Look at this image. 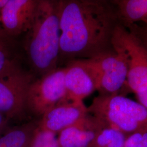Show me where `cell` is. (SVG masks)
<instances>
[{"instance_id":"cell-8","label":"cell","mask_w":147,"mask_h":147,"mask_svg":"<svg viewBox=\"0 0 147 147\" xmlns=\"http://www.w3.org/2000/svg\"><path fill=\"white\" fill-rule=\"evenodd\" d=\"M65 68L63 101H84L96 90V79L88 59L70 61ZM63 102V101H62Z\"/></svg>"},{"instance_id":"cell-9","label":"cell","mask_w":147,"mask_h":147,"mask_svg":"<svg viewBox=\"0 0 147 147\" xmlns=\"http://www.w3.org/2000/svg\"><path fill=\"white\" fill-rule=\"evenodd\" d=\"M88 114L84 101H63L47 111L38 128L56 135L84 118Z\"/></svg>"},{"instance_id":"cell-4","label":"cell","mask_w":147,"mask_h":147,"mask_svg":"<svg viewBox=\"0 0 147 147\" xmlns=\"http://www.w3.org/2000/svg\"><path fill=\"white\" fill-rule=\"evenodd\" d=\"M113 49L88 59L94 71L99 95L122 94L127 87L128 59L124 48L112 40Z\"/></svg>"},{"instance_id":"cell-12","label":"cell","mask_w":147,"mask_h":147,"mask_svg":"<svg viewBox=\"0 0 147 147\" xmlns=\"http://www.w3.org/2000/svg\"><path fill=\"white\" fill-rule=\"evenodd\" d=\"M119 24L124 27L147 21V0L111 1Z\"/></svg>"},{"instance_id":"cell-6","label":"cell","mask_w":147,"mask_h":147,"mask_svg":"<svg viewBox=\"0 0 147 147\" xmlns=\"http://www.w3.org/2000/svg\"><path fill=\"white\" fill-rule=\"evenodd\" d=\"M31 74L16 64L0 75V112L8 119L20 118L26 111V99L34 81Z\"/></svg>"},{"instance_id":"cell-23","label":"cell","mask_w":147,"mask_h":147,"mask_svg":"<svg viewBox=\"0 0 147 147\" xmlns=\"http://www.w3.org/2000/svg\"><path fill=\"white\" fill-rule=\"evenodd\" d=\"M8 0H0V13L8 3Z\"/></svg>"},{"instance_id":"cell-18","label":"cell","mask_w":147,"mask_h":147,"mask_svg":"<svg viewBox=\"0 0 147 147\" xmlns=\"http://www.w3.org/2000/svg\"><path fill=\"white\" fill-rule=\"evenodd\" d=\"M140 131L130 134L126 136L123 147H138L144 132Z\"/></svg>"},{"instance_id":"cell-20","label":"cell","mask_w":147,"mask_h":147,"mask_svg":"<svg viewBox=\"0 0 147 147\" xmlns=\"http://www.w3.org/2000/svg\"><path fill=\"white\" fill-rule=\"evenodd\" d=\"M8 119V118L5 115L0 112V132L5 127Z\"/></svg>"},{"instance_id":"cell-11","label":"cell","mask_w":147,"mask_h":147,"mask_svg":"<svg viewBox=\"0 0 147 147\" xmlns=\"http://www.w3.org/2000/svg\"><path fill=\"white\" fill-rule=\"evenodd\" d=\"M101 126L99 121L88 113L58 134L59 147H90Z\"/></svg>"},{"instance_id":"cell-24","label":"cell","mask_w":147,"mask_h":147,"mask_svg":"<svg viewBox=\"0 0 147 147\" xmlns=\"http://www.w3.org/2000/svg\"><path fill=\"white\" fill-rule=\"evenodd\" d=\"M143 24H147V21H146L144 23H143Z\"/></svg>"},{"instance_id":"cell-19","label":"cell","mask_w":147,"mask_h":147,"mask_svg":"<svg viewBox=\"0 0 147 147\" xmlns=\"http://www.w3.org/2000/svg\"><path fill=\"white\" fill-rule=\"evenodd\" d=\"M135 95L137 101L147 110V90L137 93Z\"/></svg>"},{"instance_id":"cell-13","label":"cell","mask_w":147,"mask_h":147,"mask_svg":"<svg viewBox=\"0 0 147 147\" xmlns=\"http://www.w3.org/2000/svg\"><path fill=\"white\" fill-rule=\"evenodd\" d=\"M38 121H31L16 126L0 136V147H30Z\"/></svg>"},{"instance_id":"cell-3","label":"cell","mask_w":147,"mask_h":147,"mask_svg":"<svg viewBox=\"0 0 147 147\" xmlns=\"http://www.w3.org/2000/svg\"><path fill=\"white\" fill-rule=\"evenodd\" d=\"M88 113L105 126L129 135L147 131V110L124 95H99L87 107Z\"/></svg>"},{"instance_id":"cell-2","label":"cell","mask_w":147,"mask_h":147,"mask_svg":"<svg viewBox=\"0 0 147 147\" xmlns=\"http://www.w3.org/2000/svg\"><path fill=\"white\" fill-rule=\"evenodd\" d=\"M60 36L58 1H38L24 47L32 68L42 76L57 68Z\"/></svg>"},{"instance_id":"cell-22","label":"cell","mask_w":147,"mask_h":147,"mask_svg":"<svg viewBox=\"0 0 147 147\" xmlns=\"http://www.w3.org/2000/svg\"><path fill=\"white\" fill-rule=\"evenodd\" d=\"M8 36L5 34V32L4 31L3 27L1 24V19H0V38L3 39H5L6 37Z\"/></svg>"},{"instance_id":"cell-5","label":"cell","mask_w":147,"mask_h":147,"mask_svg":"<svg viewBox=\"0 0 147 147\" xmlns=\"http://www.w3.org/2000/svg\"><path fill=\"white\" fill-rule=\"evenodd\" d=\"M65 71V68H57L32 82L27 93L26 111L42 117L47 111L64 101Z\"/></svg>"},{"instance_id":"cell-15","label":"cell","mask_w":147,"mask_h":147,"mask_svg":"<svg viewBox=\"0 0 147 147\" xmlns=\"http://www.w3.org/2000/svg\"><path fill=\"white\" fill-rule=\"evenodd\" d=\"M30 147H59L56 135L37 128Z\"/></svg>"},{"instance_id":"cell-21","label":"cell","mask_w":147,"mask_h":147,"mask_svg":"<svg viewBox=\"0 0 147 147\" xmlns=\"http://www.w3.org/2000/svg\"><path fill=\"white\" fill-rule=\"evenodd\" d=\"M138 147H147V131L144 132Z\"/></svg>"},{"instance_id":"cell-16","label":"cell","mask_w":147,"mask_h":147,"mask_svg":"<svg viewBox=\"0 0 147 147\" xmlns=\"http://www.w3.org/2000/svg\"><path fill=\"white\" fill-rule=\"evenodd\" d=\"M126 28L136 38L147 53V24H135Z\"/></svg>"},{"instance_id":"cell-7","label":"cell","mask_w":147,"mask_h":147,"mask_svg":"<svg viewBox=\"0 0 147 147\" xmlns=\"http://www.w3.org/2000/svg\"><path fill=\"white\" fill-rule=\"evenodd\" d=\"M112 40L123 47L127 54L128 90L134 94L147 90V53L141 44L121 25L116 27Z\"/></svg>"},{"instance_id":"cell-14","label":"cell","mask_w":147,"mask_h":147,"mask_svg":"<svg viewBox=\"0 0 147 147\" xmlns=\"http://www.w3.org/2000/svg\"><path fill=\"white\" fill-rule=\"evenodd\" d=\"M127 135L102 124L90 147H123Z\"/></svg>"},{"instance_id":"cell-1","label":"cell","mask_w":147,"mask_h":147,"mask_svg":"<svg viewBox=\"0 0 147 147\" xmlns=\"http://www.w3.org/2000/svg\"><path fill=\"white\" fill-rule=\"evenodd\" d=\"M59 59H89L112 51L119 24L111 1H58Z\"/></svg>"},{"instance_id":"cell-17","label":"cell","mask_w":147,"mask_h":147,"mask_svg":"<svg viewBox=\"0 0 147 147\" xmlns=\"http://www.w3.org/2000/svg\"><path fill=\"white\" fill-rule=\"evenodd\" d=\"M5 42V39L0 38V75L15 64L10 59L9 50Z\"/></svg>"},{"instance_id":"cell-10","label":"cell","mask_w":147,"mask_h":147,"mask_svg":"<svg viewBox=\"0 0 147 147\" xmlns=\"http://www.w3.org/2000/svg\"><path fill=\"white\" fill-rule=\"evenodd\" d=\"M38 1L8 0L0 13L3 28L8 36L26 33L31 27Z\"/></svg>"}]
</instances>
